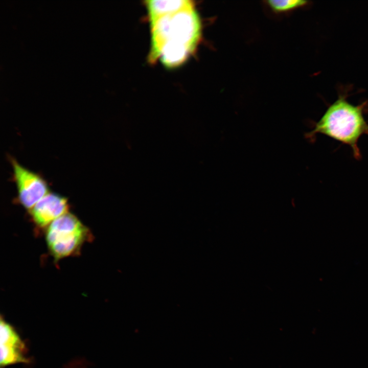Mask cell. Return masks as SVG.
Returning a JSON list of instances; mask_svg holds the SVG:
<instances>
[{"label": "cell", "mask_w": 368, "mask_h": 368, "mask_svg": "<svg viewBox=\"0 0 368 368\" xmlns=\"http://www.w3.org/2000/svg\"><path fill=\"white\" fill-rule=\"evenodd\" d=\"M364 106L353 105L343 98L331 104L312 129L305 134L306 139L314 142L317 134H323L349 146L357 160L361 158L358 143L363 135H368V123L363 113Z\"/></svg>", "instance_id": "2"}, {"label": "cell", "mask_w": 368, "mask_h": 368, "mask_svg": "<svg viewBox=\"0 0 368 368\" xmlns=\"http://www.w3.org/2000/svg\"><path fill=\"white\" fill-rule=\"evenodd\" d=\"M68 200L57 193L49 192L29 211V215L37 229H45L54 220L68 212Z\"/></svg>", "instance_id": "6"}, {"label": "cell", "mask_w": 368, "mask_h": 368, "mask_svg": "<svg viewBox=\"0 0 368 368\" xmlns=\"http://www.w3.org/2000/svg\"><path fill=\"white\" fill-rule=\"evenodd\" d=\"M93 238L89 229L73 214L68 212L45 229V239L55 261L80 253L83 244Z\"/></svg>", "instance_id": "3"}, {"label": "cell", "mask_w": 368, "mask_h": 368, "mask_svg": "<svg viewBox=\"0 0 368 368\" xmlns=\"http://www.w3.org/2000/svg\"><path fill=\"white\" fill-rule=\"evenodd\" d=\"M149 21L165 15L192 7L195 5L189 0L157 1L145 2Z\"/></svg>", "instance_id": "7"}, {"label": "cell", "mask_w": 368, "mask_h": 368, "mask_svg": "<svg viewBox=\"0 0 368 368\" xmlns=\"http://www.w3.org/2000/svg\"><path fill=\"white\" fill-rule=\"evenodd\" d=\"M10 160L17 190V201L29 211L49 193L48 184L42 176L25 168L15 159L11 158Z\"/></svg>", "instance_id": "4"}, {"label": "cell", "mask_w": 368, "mask_h": 368, "mask_svg": "<svg viewBox=\"0 0 368 368\" xmlns=\"http://www.w3.org/2000/svg\"><path fill=\"white\" fill-rule=\"evenodd\" d=\"M149 60L168 68L181 65L194 53L201 37V23L195 6L150 22Z\"/></svg>", "instance_id": "1"}, {"label": "cell", "mask_w": 368, "mask_h": 368, "mask_svg": "<svg viewBox=\"0 0 368 368\" xmlns=\"http://www.w3.org/2000/svg\"><path fill=\"white\" fill-rule=\"evenodd\" d=\"M1 367L20 363H28V349L15 328L2 317L0 321Z\"/></svg>", "instance_id": "5"}, {"label": "cell", "mask_w": 368, "mask_h": 368, "mask_svg": "<svg viewBox=\"0 0 368 368\" xmlns=\"http://www.w3.org/2000/svg\"><path fill=\"white\" fill-rule=\"evenodd\" d=\"M307 3L301 0H271L267 1L268 5L275 12H284L302 7Z\"/></svg>", "instance_id": "8"}]
</instances>
